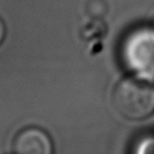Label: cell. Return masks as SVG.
Masks as SVG:
<instances>
[{
    "mask_svg": "<svg viewBox=\"0 0 154 154\" xmlns=\"http://www.w3.org/2000/svg\"><path fill=\"white\" fill-rule=\"evenodd\" d=\"M14 154H53V143L47 132L37 127L21 130L13 143Z\"/></svg>",
    "mask_w": 154,
    "mask_h": 154,
    "instance_id": "3957f363",
    "label": "cell"
},
{
    "mask_svg": "<svg viewBox=\"0 0 154 154\" xmlns=\"http://www.w3.org/2000/svg\"><path fill=\"white\" fill-rule=\"evenodd\" d=\"M122 61L133 75L154 79V26H143L126 37Z\"/></svg>",
    "mask_w": 154,
    "mask_h": 154,
    "instance_id": "7a4b0ae2",
    "label": "cell"
},
{
    "mask_svg": "<svg viewBox=\"0 0 154 154\" xmlns=\"http://www.w3.org/2000/svg\"><path fill=\"white\" fill-rule=\"evenodd\" d=\"M152 26H154V20H153V22H152Z\"/></svg>",
    "mask_w": 154,
    "mask_h": 154,
    "instance_id": "5b68a950",
    "label": "cell"
},
{
    "mask_svg": "<svg viewBox=\"0 0 154 154\" xmlns=\"http://www.w3.org/2000/svg\"><path fill=\"white\" fill-rule=\"evenodd\" d=\"M5 26L3 21L0 19V45H1L2 40L5 39Z\"/></svg>",
    "mask_w": 154,
    "mask_h": 154,
    "instance_id": "277c9868",
    "label": "cell"
},
{
    "mask_svg": "<svg viewBox=\"0 0 154 154\" xmlns=\"http://www.w3.org/2000/svg\"><path fill=\"white\" fill-rule=\"evenodd\" d=\"M112 103L120 116L130 120L147 118L154 112L153 79L132 75L115 86Z\"/></svg>",
    "mask_w": 154,
    "mask_h": 154,
    "instance_id": "6da1fadb",
    "label": "cell"
}]
</instances>
